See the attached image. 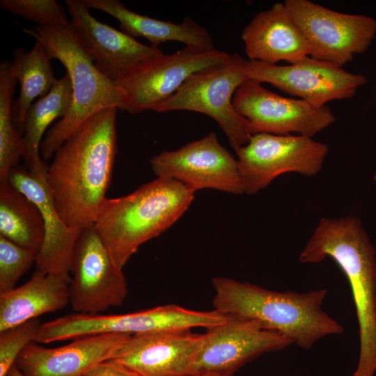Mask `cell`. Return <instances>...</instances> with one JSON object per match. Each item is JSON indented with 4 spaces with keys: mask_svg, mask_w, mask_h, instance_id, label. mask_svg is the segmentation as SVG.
I'll return each instance as SVG.
<instances>
[{
    "mask_svg": "<svg viewBox=\"0 0 376 376\" xmlns=\"http://www.w3.org/2000/svg\"><path fill=\"white\" fill-rule=\"evenodd\" d=\"M111 108L87 120L56 151L46 182L54 205L70 228L94 225L106 198L117 151L116 113Z\"/></svg>",
    "mask_w": 376,
    "mask_h": 376,
    "instance_id": "6da1fadb",
    "label": "cell"
},
{
    "mask_svg": "<svg viewBox=\"0 0 376 376\" xmlns=\"http://www.w3.org/2000/svg\"><path fill=\"white\" fill-rule=\"evenodd\" d=\"M376 250L353 216L322 218L299 255L302 263L332 258L347 277L359 327L360 353L353 376L376 372Z\"/></svg>",
    "mask_w": 376,
    "mask_h": 376,
    "instance_id": "7a4b0ae2",
    "label": "cell"
},
{
    "mask_svg": "<svg viewBox=\"0 0 376 376\" xmlns=\"http://www.w3.org/2000/svg\"><path fill=\"white\" fill-rule=\"evenodd\" d=\"M214 310L256 321L304 350L320 339L344 332L343 327L322 310L327 290L276 292L247 282L212 279Z\"/></svg>",
    "mask_w": 376,
    "mask_h": 376,
    "instance_id": "3957f363",
    "label": "cell"
},
{
    "mask_svg": "<svg viewBox=\"0 0 376 376\" xmlns=\"http://www.w3.org/2000/svg\"><path fill=\"white\" fill-rule=\"evenodd\" d=\"M195 191L169 178H157L132 193L107 198L94 226L115 264L124 267L139 246L171 226L189 208Z\"/></svg>",
    "mask_w": 376,
    "mask_h": 376,
    "instance_id": "277c9868",
    "label": "cell"
},
{
    "mask_svg": "<svg viewBox=\"0 0 376 376\" xmlns=\"http://www.w3.org/2000/svg\"><path fill=\"white\" fill-rule=\"evenodd\" d=\"M23 30L40 41L52 58L63 64L72 85V103L68 113L49 129L41 143L40 155L47 161L96 113L111 108L125 110L124 97L122 91L96 67L70 24L63 28L37 26Z\"/></svg>",
    "mask_w": 376,
    "mask_h": 376,
    "instance_id": "5b68a950",
    "label": "cell"
},
{
    "mask_svg": "<svg viewBox=\"0 0 376 376\" xmlns=\"http://www.w3.org/2000/svg\"><path fill=\"white\" fill-rule=\"evenodd\" d=\"M248 67L249 60L231 54L227 61L191 75L154 111H190L207 115L217 123L235 151L253 135L248 121L236 111L233 103L236 90L249 79Z\"/></svg>",
    "mask_w": 376,
    "mask_h": 376,
    "instance_id": "8992f818",
    "label": "cell"
},
{
    "mask_svg": "<svg viewBox=\"0 0 376 376\" xmlns=\"http://www.w3.org/2000/svg\"><path fill=\"white\" fill-rule=\"evenodd\" d=\"M228 318L214 309L197 311L173 304L118 315L73 313L42 323L35 342L47 344L107 333L139 336L194 327L209 329Z\"/></svg>",
    "mask_w": 376,
    "mask_h": 376,
    "instance_id": "52a82bcc",
    "label": "cell"
},
{
    "mask_svg": "<svg viewBox=\"0 0 376 376\" xmlns=\"http://www.w3.org/2000/svg\"><path fill=\"white\" fill-rule=\"evenodd\" d=\"M284 3L307 41L309 56L339 67L367 52L376 36V19L339 13L308 0Z\"/></svg>",
    "mask_w": 376,
    "mask_h": 376,
    "instance_id": "ba28073f",
    "label": "cell"
},
{
    "mask_svg": "<svg viewBox=\"0 0 376 376\" xmlns=\"http://www.w3.org/2000/svg\"><path fill=\"white\" fill-rule=\"evenodd\" d=\"M328 150L327 144L301 135L253 134L235 150L244 194L258 193L283 173L316 175Z\"/></svg>",
    "mask_w": 376,
    "mask_h": 376,
    "instance_id": "9c48e42d",
    "label": "cell"
},
{
    "mask_svg": "<svg viewBox=\"0 0 376 376\" xmlns=\"http://www.w3.org/2000/svg\"><path fill=\"white\" fill-rule=\"evenodd\" d=\"M70 272L69 303L75 313L96 315L123 304L127 285L123 269L115 264L94 225L81 232Z\"/></svg>",
    "mask_w": 376,
    "mask_h": 376,
    "instance_id": "30bf717a",
    "label": "cell"
},
{
    "mask_svg": "<svg viewBox=\"0 0 376 376\" xmlns=\"http://www.w3.org/2000/svg\"><path fill=\"white\" fill-rule=\"evenodd\" d=\"M292 343L256 321L230 316L207 329L194 360L191 376H232L256 357Z\"/></svg>",
    "mask_w": 376,
    "mask_h": 376,
    "instance_id": "8fae6325",
    "label": "cell"
},
{
    "mask_svg": "<svg viewBox=\"0 0 376 376\" xmlns=\"http://www.w3.org/2000/svg\"><path fill=\"white\" fill-rule=\"evenodd\" d=\"M248 79L236 90L233 103L236 111L249 123L252 134L299 135L312 138L336 121L326 105L315 107L301 100L288 98Z\"/></svg>",
    "mask_w": 376,
    "mask_h": 376,
    "instance_id": "7c38bea8",
    "label": "cell"
},
{
    "mask_svg": "<svg viewBox=\"0 0 376 376\" xmlns=\"http://www.w3.org/2000/svg\"><path fill=\"white\" fill-rule=\"evenodd\" d=\"M230 54L185 47L155 58L115 83L123 92L125 110L132 114L155 109L173 95L193 73L220 64Z\"/></svg>",
    "mask_w": 376,
    "mask_h": 376,
    "instance_id": "4fadbf2b",
    "label": "cell"
},
{
    "mask_svg": "<svg viewBox=\"0 0 376 376\" xmlns=\"http://www.w3.org/2000/svg\"><path fill=\"white\" fill-rule=\"evenodd\" d=\"M248 75L249 79L269 83L315 107L352 98L368 81L363 75L309 56L285 65L249 60Z\"/></svg>",
    "mask_w": 376,
    "mask_h": 376,
    "instance_id": "5bb4252c",
    "label": "cell"
},
{
    "mask_svg": "<svg viewBox=\"0 0 376 376\" xmlns=\"http://www.w3.org/2000/svg\"><path fill=\"white\" fill-rule=\"evenodd\" d=\"M150 163L157 178L174 179L194 191L214 189L244 194L237 160L219 143L214 132L176 150L162 152Z\"/></svg>",
    "mask_w": 376,
    "mask_h": 376,
    "instance_id": "9a60e30c",
    "label": "cell"
},
{
    "mask_svg": "<svg viewBox=\"0 0 376 376\" xmlns=\"http://www.w3.org/2000/svg\"><path fill=\"white\" fill-rule=\"evenodd\" d=\"M70 26L98 70L114 84L164 54L94 17L81 0H65Z\"/></svg>",
    "mask_w": 376,
    "mask_h": 376,
    "instance_id": "2e32d148",
    "label": "cell"
},
{
    "mask_svg": "<svg viewBox=\"0 0 376 376\" xmlns=\"http://www.w3.org/2000/svg\"><path fill=\"white\" fill-rule=\"evenodd\" d=\"M46 171L18 165L10 170L6 182L34 203L42 216L45 236L36 257V270L70 281L74 249L82 230L69 227L59 215L47 187Z\"/></svg>",
    "mask_w": 376,
    "mask_h": 376,
    "instance_id": "e0dca14e",
    "label": "cell"
},
{
    "mask_svg": "<svg viewBox=\"0 0 376 376\" xmlns=\"http://www.w3.org/2000/svg\"><path fill=\"white\" fill-rule=\"evenodd\" d=\"M203 339L190 329L131 336L111 359L141 376H191Z\"/></svg>",
    "mask_w": 376,
    "mask_h": 376,
    "instance_id": "ac0fdd59",
    "label": "cell"
},
{
    "mask_svg": "<svg viewBox=\"0 0 376 376\" xmlns=\"http://www.w3.org/2000/svg\"><path fill=\"white\" fill-rule=\"evenodd\" d=\"M130 336L112 333L90 335L54 348L32 342L15 365L24 376H84L98 363L111 359Z\"/></svg>",
    "mask_w": 376,
    "mask_h": 376,
    "instance_id": "d6986e66",
    "label": "cell"
},
{
    "mask_svg": "<svg viewBox=\"0 0 376 376\" xmlns=\"http://www.w3.org/2000/svg\"><path fill=\"white\" fill-rule=\"evenodd\" d=\"M241 37L249 60L291 64L309 56L307 41L284 2L257 13Z\"/></svg>",
    "mask_w": 376,
    "mask_h": 376,
    "instance_id": "ffe728a7",
    "label": "cell"
},
{
    "mask_svg": "<svg viewBox=\"0 0 376 376\" xmlns=\"http://www.w3.org/2000/svg\"><path fill=\"white\" fill-rule=\"evenodd\" d=\"M81 1L89 9L99 10L113 17L119 22L122 31L134 38H144L152 47L175 41L202 51L217 49L207 29L189 17L184 18L180 23H173L134 13L118 0Z\"/></svg>",
    "mask_w": 376,
    "mask_h": 376,
    "instance_id": "44dd1931",
    "label": "cell"
},
{
    "mask_svg": "<svg viewBox=\"0 0 376 376\" xmlns=\"http://www.w3.org/2000/svg\"><path fill=\"white\" fill-rule=\"evenodd\" d=\"M70 282L36 270L25 283L0 292V331L65 307Z\"/></svg>",
    "mask_w": 376,
    "mask_h": 376,
    "instance_id": "7402d4cb",
    "label": "cell"
},
{
    "mask_svg": "<svg viewBox=\"0 0 376 376\" xmlns=\"http://www.w3.org/2000/svg\"><path fill=\"white\" fill-rule=\"evenodd\" d=\"M10 62L12 70L20 85L19 95L13 102L14 123L20 134H24L26 113L37 97L46 95L52 88L56 79L51 64V56L45 45L35 40L29 52L17 47Z\"/></svg>",
    "mask_w": 376,
    "mask_h": 376,
    "instance_id": "603a6c76",
    "label": "cell"
},
{
    "mask_svg": "<svg viewBox=\"0 0 376 376\" xmlns=\"http://www.w3.org/2000/svg\"><path fill=\"white\" fill-rule=\"evenodd\" d=\"M72 98V85L67 72L57 79L51 91L29 107L24 120L22 136L25 166L30 171L47 169L40 155L42 139L54 120L68 112Z\"/></svg>",
    "mask_w": 376,
    "mask_h": 376,
    "instance_id": "cb8c5ba5",
    "label": "cell"
},
{
    "mask_svg": "<svg viewBox=\"0 0 376 376\" xmlns=\"http://www.w3.org/2000/svg\"><path fill=\"white\" fill-rule=\"evenodd\" d=\"M0 236L37 255L44 240L38 207L8 182H0Z\"/></svg>",
    "mask_w": 376,
    "mask_h": 376,
    "instance_id": "d4e9b609",
    "label": "cell"
},
{
    "mask_svg": "<svg viewBox=\"0 0 376 376\" xmlns=\"http://www.w3.org/2000/svg\"><path fill=\"white\" fill-rule=\"evenodd\" d=\"M17 80L10 62L0 64V182H5L11 169L19 165L24 154L22 136L13 115V98Z\"/></svg>",
    "mask_w": 376,
    "mask_h": 376,
    "instance_id": "484cf974",
    "label": "cell"
},
{
    "mask_svg": "<svg viewBox=\"0 0 376 376\" xmlns=\"http://www.w3.org/2000/svg\"><path fill=\"white\" fill-rule=\"evenodd\" d=\"M0 6L38 26L63 28L70 25L63 6L55 0H1Z\"/></svg>",
    "mask_w": 376,
    "mask_h": 376,
    "instance_id": "4316f807",
    "label": "cell"
},
{
    "mask_svg": "<svg viewBox=\"0 0 376 376\" xmlns=\"http://www.w3.org/2000/svg\"><path fill=\"white\" fill-rule=\"evenodd\" d=\"M41 324L36 318L0 331V376H7L24 349L35 342Z\"/></svg>",
    "mask_w": 376,
    "mask_h": 376,
    "instance_id": "83f0119b",
    "label": "cell"
},
{
    "mask_svg": "<svg viewBox=\"0 0 376 376\" xmlns=\"http://www.w3.org/2000/svg\"><path fill=\"white\" fill-rule=\"evenodd\" d=\"M36 255L0 236V292L15 288L36 261Z\"/></svg>",
    "mask_w": 376,
    "mask_h": 376,
    "instance_id": "f1b7e54d",
    "label": "cell"
},
{
    "mask_svg": "<svg viewBox=\"0 0 376 376\" xmlns=\"http://www.w3.org/2000/svg\"><path fill=\"white\" fill-rule=\"evenodd\" d=\"M84 376H141L133 370L113 359L104 360Z\"/></svg>",
    "mask_w": 376,
    "mask_h": 376,
    "instance_id": "f546056e",
    "label": "cell"
},
{
    "mask_svg": "<svg viewBox=\"0 0 376 376\" xmlns=\"http://www.w3.org/2000/svg\"><path fill=\"white\" fill-rule=\"evenodd\" d=\"M7 376H24V374L14 365L8 373Z\"/></svg>",
    "mask_w": 376,
    "mask_h": 376,
    "instance_id": "4dcf8cb0",
    "label": "cell"
},
{
    "mask_svg": "<svg viewBox=\"0 0 376 376\" xmlns=\"http://www.w3.org/2000/svg\"><path fill=\"white\" fill-rule=\"evenodd\" d=\"M374 180L376 181V171H375V175H374Z\"/></svg>",
    "mask_w": 376,
    "mask_h": 376,
    "instance_id": "1f68e13d",
    "label": "cell"
}]
</instances>
